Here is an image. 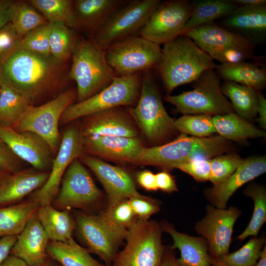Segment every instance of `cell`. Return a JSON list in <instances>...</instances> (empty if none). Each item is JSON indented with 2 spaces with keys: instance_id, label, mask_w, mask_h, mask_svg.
<instances>
[{
  "instance_id": "1",
  "label": "cell",
  "mask_w": 266,
  "mask_h": 266,
  "mask_svg": "<svg viewBox=\"0 0 266 266\" xmlns=\"http://www.w3.org/2000/svg\"><path fill=\"white\" fill-rule=\"evenodd\" d=\"M63 64L52 56L33 53L19 45L0 64V83L20 93L35 105L65 91Z\"/></svg>"
},
{
  "instance_id": "2",
  "label": "cell",
  "mask_w": 266,
  "mask_h": 266,
  "mask_svg": "<svg viewBox=\"0 0 266 266\" xmlns=\"http://www.w3.org/2000/svg\"><path fill=\"white\" fill-rule=\"evenodd\" d=\"M233 150L232 142L219 135L206 137L181 133L167 143L141 148L133 164L152 166L169 170L184 162L210 159Z\"/></svg>"
},
{
  "instance_id": "3",
  "label": "cell",
  "mask_w": 266,
  "mask_h": 266,
  "mask_svg": "<svg viewBox=\"0 0 266 266\" xmlns=\"http://www.w3.org/2000/svg\"><path fill=\"white\" fill-rule=\"evenodd\" d=\"M214 60L189 36L179 35L163 45L155 68L167 93L196 80L203 72L215 69Z\"/></svg>"
},
{
  "instance_id": "4",
  "label": "cell",
  "mask_w": 266,
  "mask_h": 266,
  "mask_svg": "<svg viewBox=\"0 0 266 266\" xmlns=\"http://www.w3.org/2000/svg\"><path fill=\"white\" fill-rule=\"evenodd\" d=\"M71 57L68 77L76 83L77 102L99 93L116 76L107 62L105 50L91 38L78 40Z\"/></svg>"
},
{
  "instance_id": "5",
  "label": "cell",
  "mask_w": 266,
  "mask_h": 266,
  "mask_svg": "<svg viewBox=\"0 0 266 266\" xmlns=\"http://www.w3.org/2000/svg\"><path fill=\"white\" fill-rule=\"evenodd\" d=\"M127 109L139 131L150 144H159L177 131L174 120L164 106L152 70L142 72L137 102L134 106Z\"/></svg>"
},
{
  "instance_id": "6",
  "label": "cell",
  "mask_w": 266,
  "mask_h": 266,
  "mask_svg": "<svg viewBox=\"0 0 266 266\" xmlns=\"http://www.w3.org/2000/svg\"><path fill=\"white\" fill-rule=\"evenodd\" d=\"M142 78V72L115 76L112 83L99 93L67 107L61 117L59 125H66L108 109L134 106L139 97Z\"/></svg>"
},
{
  "instance_id": "7",
  "label": "cell",
  "mask_w": 266,
  "mask_h": 266,
  "mask_svg": "<svg viewBox=\"0 0 266 266\" xmlns=\"http://www.w3.org/2000/svg\"><path fill=\"white\" fill-rule=\"evenodd\" d=\"M191 83L193 90L175 96L166 95L164 100L184 114L215 116L234 112L222 93L221 79L215 69L203 72Z\"/></svg>"
},
{
  "instance_id": "8",
  "label": "cell",
  "mask_w": 266,
  "mask_h": 266,
  "mask_svg": "<svg viewBox=\"0 0 266 266\" xmlns=\"http://www.w3.org/2000/svg\"><path fill=\"white\" fill-rule=\"evenodd\" d=\"M163 232L156 221L137 219L128 230L125 247L111 266H160L166 249Z\"/></svg>"
},
{
  "instance_id": "9",
  "label": "cell",
  "mask_w": 266,
  "mask_h": 266,
  "mask_svg": "<svg viewBox=\"0 0 266 266\" xmlns=\"http://www.w3.org/2000/svg\"><path fill=\"white\" fill-rule=\"evenodd\" d=\"M76 100V88L66 90L43 104L32 106L11 128L18 132L29 131L39 135L48 144L54 156L62 139L59 130L61 117Z\"/></svg>"
},
{
  "instance_id": "10",
  "label": "cell",
  "mask_w": 266,
  "mask_h": 266,
  "mask_svg": "<svg viewBox=\"0 0 266 266\" xmlns=\"http://www.w3.org/2000/svg\"><path fill=\"white\" fill-rule=\"evenodd\" d=\"M160 0H125L108 17L92 38L105 49L128 37L138 35Z\"/></svg>"
},
{
  "instance_id": "11",
  "label": "cell",
  "mask_w": 266,
  "mask_h": 266,
  "mask_svg": "<svg viewBox=\"0 0 266 266\" xmlns=\"http://www.w3.org/2000/svg\"><path fill=\"white\" fill-rule=\"evenodd\" d=\"M104 50L107 62L117 77L155 69L162 58L160 45L138 35L112 44Z\"/></svg>"
},
{
  "instance_id": "12",
  "label": "cell",
  "mask_w": 266,
  "mask_h": 266,
  "mask_svg": "<svg viewBox=\"0 0 266 266\" xmlns=\"http://www.w3.org/2000/svg\"><path fill=\"white\" fill-rule=\"evenodd\" d=\"M102 195L78 158L73 161L66 170L51 204L58 210L86 209L98 204Z\"/></svg>"
},
{
  "instance_id": "13",
  "label": "cell",
  "mask_w": 266,
  "mask_h": 266,
  "mask_svg": "<svg viewBox=\"0 0 266 266\" xmlns=\"http://www.w3.org/2000/svg\"><path fill=\"white\" fill-rule=\"evenodd\" d=\"M83 136L80 124L69 125L63 132L61 142L52 161L48 179L31 195L32 200L40 205L51 204L57 195L62 177L71 162L83 154Z\"/></svg>"
},
{
  "instance_id": "14",
  "label": "cell",
  "mask_w": 266,
  "mask_h": 266,
  "mask_svg": "<svg viewBox=\"0 0 266 266\" xmlns=\"http://www.w3.org/2000/svg\"><path fill=\"white\" fill-rule=\"evenodd\" d=\"M192 10V1L188 0L161 1L138 35L164 45L179 35Z\"/></svg>"
},
{
  "instance_id": "15",
  "label": "cell",
  "mask_w": 266,
  "mask_h": 266,
  "mask_svg": "<svg viewBox=\"0 0 266 266\" xmlns=\"http://www.w3.org/2000/svg\"><path fill=\"white\" fill-rule=\"evenodd\" d=\"M206 214L195 225L196 233L207 241L210 257L219 258L229 253L234 223L241 215L237 207L219 208L207 205Z\"/></svg>"
},
{
  "instance_id": "16",
  "label": "cell",
  "mask_w": 266,
  "mask_h": 266,
  "mask_svg": "<svg viewBox=\"0 0 266 266\" xmlns=\"http://www.w3.org/2000/svg\"><path fill=\"white\" fill-rule=\"evenodd\" d=\"M75 234L79 241L90 253L97 255L107 266H111L118 252L120 243L97 215L75 211Z\"/></svg>"
},
{
  "instance_id": "17",
  "label": "cell",
  "mask_w": 266,
  "mask_h": 266,
  "mask_svg": "<svg viewBox=\"0 0 266 266\" xmlns=\"http://www.w3.org/2000/svg\"><path fill=\"white\" fill-rule=\"evenodd\" d=\"M0 138L17 157L33 168L50 171L54 155L40 136L32 132H18L11 127L0 126Z\"/></svg>"
},
{
  "instance_id": "18",
  "label": "cell",
  "mask_w": 266,
  "mask_h": 266,
  "mask_svg": "<svg viewBox=\"0 0 266 266\" xmlns=\"http://www.w3.org/2000/svg\"><path fill=\"white\" fill-rule=\"evenodd\" d=\"M80 128L83 137H138L139 130L127 107L104 110L83 117Z\"/></svg>"
},
{
  "instance_id": "19",
  "label": "cell",
  "mask_w": 266,
  "mask_h": 266,
  "mask_svg": "<svg viewBox=\"0 0 266 266\" xmlns=\"http://www.w3.org/2000/svg\"><path fill=\"white\" fill-rule=\"evenodd\" d=\"M79 159L94 173L102 185L107 195V204L141 195L124 169L86 154H82Z\"/></svg>"
},
{
  "instance_id": "20",
  "label": "cell",
  "mask_w": 266,
  "mask_h": 266,
  "mask_svg": "<svg viewBox=\"0 0 266 266\" xmlns=\"http://www.w3.org/2000/svg\"><path fill=\"white\" fill-rule=\"evenodd\" d=\"M217 22L220 27L246 38L255 46L266 41V4L240 5Z\"/></svg>"
},
{
  "instance_id": "21",
  "label": "cell",
  "mask_w": 266,
  "mask_h": 266,
  "mask_svg": "<svg viewBox=\"0 0 266 266\" xmlns=\"http://www.w3.org/2000/svg\"><path fill=\"white\" fill-rule=\"evenodd\" d=\"M143 147L138 137L90 136L83 140V154L118 163L133 164Z\"/></svg>"
},
{
  "instance_id": "22",
  "label": "cell",
  "mask_w": 266,
  "mask_h": 266,
  "mask_svg": "<svg viewBox=\"0 0 266 266\" xmlns=\"http://www.w3.org/2000/svg\"><path fill=\"white\" fill-rule=\"evenodd\" d=\"M266 171L265 156L249 157L244 160L235 171L225 181L206 189L205 197L212 206L225 208L229 200L238 189Z\"/></svg>"
},
{
  "instance_id": "23",
  "label": "cell",
  "mask_w": 266,
  "mask_h": 266,
  "mask_svg": "<svg viewBox=\"0 0 266 266\" xmlns=\"http://www.w3.org/2000/svg\"><path fill=\"white\" fill-rule=\"evenodd\" d=\"M125 0H73L70 28L92 38L110 14Z\"/></svg>"
},
{
  "instance_id": "24",
  "label": "cell",
  "mask_w": 266,
  "mask_h": 266,
  "mask_svg": "<svg viewBox=\"0 0 266 266\" xmlns=\"http://www.w3.org/2000/svg\"><path fill=\"white\" fill-rule=\"evenodd\" d=\"M49 241L35 215L17 236L10 253L31 266H42L49 258L47 253Z\"/></svg>"
},
{
  "instance_id": "25",
  "label": "cell",
  "mask_w": 266,
  "mask_h": 266,
  "mask_svg": "<svg viewBox=\"0 0 266 266\" xmlns=\"http://www.w3.org/2000/svg\"><path fill=\"white\" fill-rule=\"evenodd\" d=\"M49 175L33 168L4 175L0 178V207L17 203L41 187Z\"/></svg>"
},
{
  "instance_id": "26",
  "label": "cell",
  "mask_w": 266,
  "mask_h": 266,
  "mask_svg": "<svg viewBox=\"0 0 266 266\" xmlns=\"http://www.w3.org/2000/svg\"><path fill=\"white\" fill-rule=\"evenodd\" d=\"M184 35L191 38L206 53L228 47L254 50L256 47L246 38L220 27L214 22L201 25Z\"/></svg>"
},
{
  "instance_id": "27",
  "label": "cell",
  "mask_w": 266,
  "mask_h": 266,
  "mask_svg": "<svg viewBox=\"0 0 266 266\" xmlns=\"http://www.w3.org/2000/svg\"><path fill=\"white\" fill-rule=\"evenodd\" d=\"M161 226L163 231L172 237V247L180 252V258L177 259L180 266H211L208 244L204 237L180 233L168 223Z\"/></svg>"
},
{
  "instance_id": "28",
  "label": "cell",
  "mask_w": 266,
  "mask_h": 266,
  "mask_svg": "<svg viewBox=\"0 0 266 266\" xmlns=\"http://www.w3.org/2000/svg\"><path fill=\"white\" fill-rule=\"evenodd\" d=\"M36 217L50 241L66 242L73 238L76 221L70 210H58L51 204L41 205Z\"/></svg>"
},
{
  "instance_id": "29",
  "label": "cell",
  "mask_w": 266,
  "mask_h": 266,
  "mask_svg": "<svg viewBox=\"0 0 266 266\" xmlns=\"http://www.w3.org/2000/svg\"><path fill=\"white\" fill-rule=\"evenodd\" d=\"M215 70L220 79L248 86L257 91L266 86V70L260 67L258 62L221 64L216 66Z\"/></svg>"
},
{
  "instance_id": "30",
  "label": "cell",
  "mask_w": 266,
  "mask_h": 266,
  "mask_svg": "<svg viewBox=\"0 0 266 266\" xmlns=\"http://www.w3.org/2000/svg\"><path fill=\"white\" fill-rule=\"evenodd\" d=\"M192 10L179 35L201 25L222 18L240 5L234 0H199L192 1Z\"/></svg>"
},
{
  "instance_id": "31",
  "label": "cell",
  "mask_w": 266,
  "mask_h": 266,
  "mask_svg": "<svg viewBox=\"0 0 266 266\" xmlns=\"http://www.w3.org/2000/svg\"><path fill=\"white\" fill-rule=\"evenodd\" d=\"M40 206L31 200L0 207V238L17 236L36 215Z\"/></svg>"
},
{
  "instance_id": "32",
  "label": "cell",
  "mask_w": 266,
  "mask_h": 266,
  "mask_svg": "<svg viewBox=\"0 0 266 266\" xmlns=\"http://www.w3.org/2000/svg\"><path fill=\"white\" fill-rule=\"evenodd\" d=\"M212 121L218 135L230 141L241 142L266 135L265 132L234 112L213 116Z\"/></svg>"
},
{
  "instance_id": "33",
  "label": "cell",
  "mask_w": 266,
  "mask_h": 266,
  "mask_svg": "<svg viewBox=\"0 0 266 266\" xmlns=\"http://www.w3.org/2000/svg\"><path fill=\"white\" fill-rule=\"evenodd\" d=\"M98 216L102 223L121 244L128 230L137 219L128 199L107 204Z\"/></svg>"
},
{
  "instance_id": "34",
  "label": "cell",
  "mask_w": 266,
  "mask_h": 266,
  "mask_svg": "<svg viewBox=\"0 0 266 266\" xmlns=\"http://www.w3.org/2000/svg\"><path fill=\"white\" fill-rule=\"evenodd\" d=\"M47 253L49 258L62 266H107L91 256L73 238L66 242L49 241Z\"/></svg>"
},
{
  "instance_id": "35",
  "label": "cell",
  "mask_w": 266,
  "mask_h": 266,
  "mask_svg": "<svg viewBox=\"0 0 266 266\" xmlns=\"http://www.w3.org/2000/svg\"><path fill=\"white\" fill-rule=\"evenodd\" d=\"M221 90L223 95L231 100L234 112L240 117L247 121L257 116L259 103L257 91L230 81L222 82Z\"/></svg>"
},
{
  "instance_id": "36",
  "label": "cell",
  "mask_w": 266,
  "mask_h": 266,
  "mask_svg": "<svg viewBox=\"0 0 266 266\" xmlns=\"http://www.w3.org/2000/svg\"><path fill=\"white\" fill-rule=\"evenodd\" d=\"M33 105L26 97L0 83V126L12 127Z\"/></svg>"
},
{
  "instance_id": "37",
  "label": "cell",
  "mask_w": 266,
  "mask_h": 266,
  "mask_svg": "<svg viewBox=\"0 0 266 266\" xmlns=\"http://www.w3.org/2000/svg\"><path fill=\"white\" fill-rule=\"evenodd\" d=\"M10 23L22 38L33 29L49 22L28 1H12Z\"/></svg>"
},
{
  "instance_id": "38",
  "label": "cell",
  "mask_w": 266,
  "mask_h": 266,
  "mask_svg": "<svg viewBox=\"0 0 266 266\" xmlns=\"http://www.w3.org/2000/svg\"><path fill=\"white\" fill-rule=\"evenodd\" d=\"M49 44L51 55L57 61L65 63L72 57L78 41L72 29L60 23H49Z\"/></svg>"
},
{
  "instance_id": "39",
  "label": "cell",
  "mask_w": 266,
  "mask_h": 266,
  "mask_svg": "<svg viewBox=\"0 0 266 266\" xmlns=\"http://www.w3.org/2000/svg\"><path fill=\"white\" fill-rule=\"evenodd\" d=\"M244 194L254 201V210L252 218L244 231L235 237L242 241L248 236L257 237L266 221V190L262 185L253 184L248 186Z\"/></svg>"
},
{
  "instance_id": "40",
  "label": "cell",
  "mask_w": 266,
  "mask_h": 266,
  "mask_svg": "<svg viewBox=\"0 0 266 266\" xmlns=\"http://www.w3.org/2000/svg\"><path fill=\"white\" fill-rule=\"evenodd\" d=\"M33 5L49 23H63L70 28L72 17L71 0H30Z\"/></svg>"
},
{
  "instance_id": "41",
  "label": "cell",
  "mask_w": 266,
  "mask_h": 266,
  "mask_svg": "<svg viewBox=\"0 0 266 266\" xmlns=\"http://www.w3.org/2000/svg\"><path fill=\"white\" fill-rule=\"evenodd\" d=\"M265 243V235L254 236L237 251L219 259L228 266H253L259 260Z\"/></svg>"
},
{
  "instance_id": "42",
  "label": "cell",
  "mask_w": 266,
  "mask_h": 266,
  "mask_svg": "<svg viewBox=\"0 0 266 266\" xmlns=\"http://www.w3.org/2000/svg\"><path fill=\"white\" fill-rule=\"evenodd\" d=\"M177 131L197 137H206L217 133L212 116L208 114H184L174 121Z\"/></svg>"
},
{
  "instance_id": "43",
  "label": "cell",
  "mask_w": 266,
  "mask_h": 266,
  "mask_svg": "<svg viewBox=\"0 0 266 266\" xmlns=\"http://www.w3.org/2000/svg\"><path fill=\"white\" fill-rule=\"evenodd\" d=\"M243 160L238 155L232 152L210 159L208 180L213 185L222 183L235 171Z\"/></svg>"
},
{
  "instance_id": "44",
  "label": "cell",
  "mask_w": 266,
  "mask_h": 266,
  "mask_svg": "<svg viewBox=\"0 0 266 266\" xmlns=\"http://www.w3.org/2000/svg\"><path fill=\"white\" fill-rule=\"evenodd\" d=\"M49 33V23L39 26L29 32L21 38L20 46L40 55L51 57Z\"/></svg>"
},
{
  "instance_id": "45",
  "label": "cell",
  "mask_w": 266,
  "mask_h": 266,
  "mask_svg": "<svg viewBox=\"0 0 266 266\" xmlns=\"http://www.w3.org/2000/svg\"><path fill=\"white\" fill-rule=\"evenodd\" d=\"M212 60L221 64H235L253 59L256 62L261 61V57H256L252 50L238 47H228L209 51L206 53Z\"/></svg>"
},
{
  "instance_id": "46",
  "label": "cell",
  "mask_w": 266,
  "mask_h": 266,
  "mask_svg": "<svg viewBox=\"0 0 266 266\" xmlns=\"http://www.w3.org/2000/svg\"><path fill=\"white\" fill-rule=\"evenodd\" d=\"M137 219L148 220L161 209L160 203L156 200L141 195L128 199Z\"/></svg>"
},
{
  "instance_id": "47",
  "label": "cell",
  "mask_w": 266,
  "mask_h": 266,
  "mask_svg": "<svg viewBox=\"0 0 266 266\" xmlns=\"http://www.w3.org/2000/svg\"><path fill=\"white\" fill-rule=\"evenodd\" d=\"M210 159H196L184 162L176 168L189 174L198 182L209 180L210 172Z\"/></svg>"
},
{
  "instance_id": "48",
  "label": "cell",
  "mask_w": 266,
  "mask_h": 266,
  "mask_svg": "<svg viewBox=\"0 0 266 266\" xmlns=\"http://www.w3.org/2000/svg\"><path fill=\"white\" fill-rule=\"evenodd\" d=\"M21 40L10 23L0 30V64L20 45Z\"/></svg>"
},
{
  "instance_id": "49",
  "label": "cell",
  "mask_w": 266,
  "mask_h": 266,
  "mask_svg": "<svg viewBox=\"0 0 266 266\" xmlns=\"http://www.w3.org/2000/svg\"><path fill=\"white\" fill-rule=\"evenodd\" d=\"M23 163L0 138V168L6 173H13L24 169Z\"/></svg>"
},
{
  "instance_id": "50",
  "label": "cell",
  "mask_w": 266,
  "mask_h": 266,
  "mask_svg": "<svg viewBox=\"0 0 266 266\" xmlns=\"http://www.w3.org/2000/svg\"><path fill=\"white\" fill-rule=\"evenodd\" d=\"M155 175L158 189L167 193H171L177 191L175 181L167 170H164Z\"/></svg>"
},
{
  "instance_id": "51",
  "label": "cell",
  "mask_w": 266,
  "mask_h": 266,
  "mask_svg": "<svg viewBox=\"0 0 266 266\" xmlns=\"http://www.w3.org/2000/svg\"><path fill=\"white\" fill-rule=\"evenodd\" d=\"M138 184L147 191H157L158 190L156 180V175L148 170L139 172L137 175Z\"/></svg>"
},
{
  "instance_id": "52",
  "label": "cell",
  "mask_w": 266,
  "mask_h": 266,
  "mask_svg": "<svg viewBox=\"0 0 266 266\" xmlns=\"http://www.w3.org/2000/svg\"><path fill=\"white\" fill-rule=\"evenodd\" d=\"M16 239V235L5 236L0 238V265L9 255Z\"/></svg>"
},
{
  "instance_id": "53",
  "label": "cell",
  "mask_w": 266,
  "mask_h": 266,
  "mask_svg": "<svg viewBox=\"0 0 266 266\" xmlns=\"http://www.w3.org/2000/svg\"><path fill=\"white\" fill-rule=\"evenodd\" d=\"M11 0H0V30L10 23Z\"/></svg>"
},
{
  "instance_id": "54",
  "label": "cell",
  "mask_w": 266,
  "mask_h": 266,
  "mask_svg": "<svg viewBox=\"0 0 266 266\" xmlns=\"http://www.w3.org/2000/svg\"><path fill=\"white\" fill-rule=\"evenodd\" d=\"M259 103L257 108L258 121L261 127L266 128V100L260 91H258Z\"/></svg>"
},
{
  "instance_id": "55",
  "label": "cell",
  "mask_w": 266,
  "mask_h": 266,
  "mask_svg": "<svg viewBox=\"0 0 266 266\" xmlns=\"http://www.w3.org/2000/svg\"><path fill=\"white\" fill-rule=\"evenodd\" d=\"M160 266H180L175 257L174 248L172 246L166 248Z\"/></svg>"
},
{
  "instance_id": "56",
  "label": "cell",
  "mask_w": 266,
  "mask_h": 266,
  "mask_svg": "<svg viewBox=\"0 0 266 266\" xmlns=\"http://www.w3.org/2000/svg\"><path fill=\"white\" fill-rule=\"evenodd\" d=\"M0 266H31L22 259L14 256L9 255L0 265Z\"/></svg>"
},
{
  "instance_id": "57",
  "label": "cell",
  "mask_w": 266,
  "mask_h": 266,
  "mask_svg": "<svg viewBox=\"0 0 266 266\" xmlns=\"http://www.w3.org/2000/svg\"><path fill=\"white\" fill-rule=\"evenodd\" d=\"M239 5H254L266 4V0H234Z\"/></svg>"
},
{
  "instance_id": "58",
  "label": "cell",
  "mask_w": 266,
  "mask_h": 266,
  "mask_svg": "<svg viewBox=\"0 0 266 266\" xmlns=\"http://www.w3.org/2000/svg\"><path fill=\"white\" fill-rule=\"evenodd\" d=\"M253 266H266V246L263 247L258 262Z\"/></svg>"
},
{
  "instance_id": "59",
  "label": "cell",
  "mask_w": 266,
  "mask_h": 266,
  "mask_svg": "<svg viewBox=\"0 0 266 266\" xmlns=\"http://www.w3.org/2000/svg\"><path fill=\"white\" fill-rule=\"evenodd\" d=\"M211 266H228L223 263L220 259L210 257Z\"/></svg>"
},
{
  "instance_id": "60",
  "label": "cell",
  "mask_w": 266,
  "mask_h": 266,
  "mask_svg": "<svg viewBox=\"0 0 266 266\" xmlns=\"http://www.w3.org/2000/svg\"><path fill=\"white\" fill-rule=\"evenodd\" d=\"M42 266H59L56 264V261L51 259L50 258L46 261V262Z\"/></svg>"
},
{
  "instance_id": "61",
  "label": "cell",
  "mask_w": 266,
  "mask_h": 266,
  "mask_svg": "<svg viewBox=\"0 0 266 266\" xmlns=\"http://www.w3.org/2000/svg\"><path fill=\"white\" fill-rule=\"evenodd\" d=\"M8 174L5 172L3 170H2L1 168H0V178L4 176V175Z\"/></svg>"
}]
</instances>
